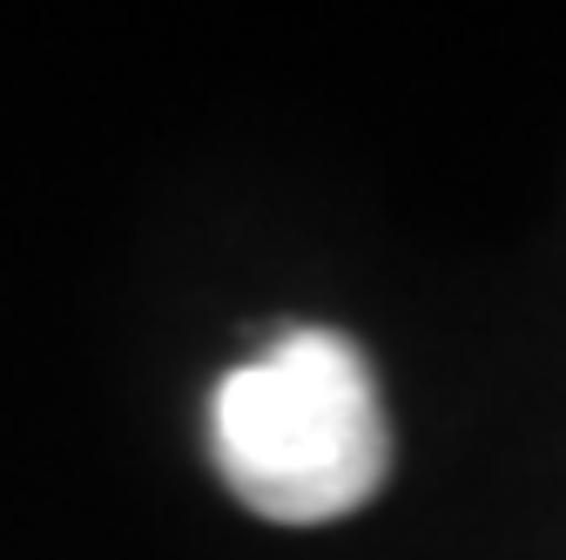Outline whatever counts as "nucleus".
I'll list each match as a JSON object with an SVG mask.
<instances>
[{
    "label": "nucleus",
    "mask_w": 566,
    "mask_h": 560,
    "mask_svg": "<svg viewBox=\"0 0 566 560\" xmlns=\"http://www.w3.org/2000/svg\"><path fill=\"white\" fill-rule=\"evenodd\" d=\"M209 459L276 527L358 514L391 473V426L365 352L337 331H283L209 392Z\"/></svg>",
    "instance_id": "1"
}]
</instances>
